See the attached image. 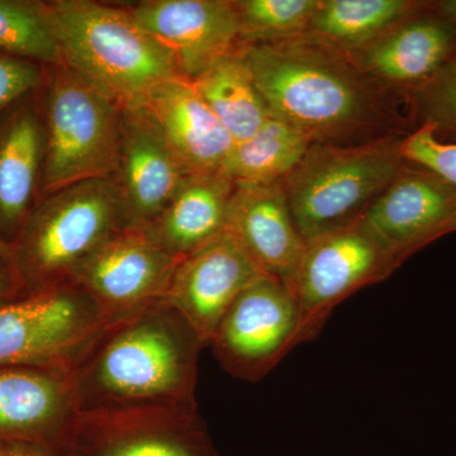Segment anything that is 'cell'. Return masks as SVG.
Instances as JSON below:
<instances>
[{"instance_id": "cell-12", "label": "cell", "mask_w": 456, "mask_h": 456, "mask_svg": "<svg viewBox=\"0 0 456 456\" xmlns=\"http://www.w3.org/2000/svg\"><path fill=\"white\" fill-rule=\"evenodd\" d=\"M362 224L402 265L456 232V187L428 167L406 161Z\"/></svg>"}, {"instance_id": "cell-26", "label": "cell", "mask_w": 456, "mask_h": 456, "mask_svg": "<svg viewBox=\"0 0 456 456\" xmlns=\"http://www.w3.org/2000/svg\"><path fill=\"white\" fill-rule=\"evenodd\" d=\"M321 0H235L245 45L273 44L307 35Z\"/></svg>"}, {"instance_id": "cell-21", "label": "cell", "mask_w": 456, "mask_h": 456, "mask_svg": "<svg viewBox=\"0 0 456 456\" xmlns=\"http://www.w3.org/2000/svg\"><path fill=\"white\" fill-rule=\"evenodd\" d=\"M233 191L235 182L222 171L191 174L143 232L182 260L226 232Z\"/></svg>"}, {"instance_id": "cell-20", "label": "cell", "mask_w": 456, "mask_h": 456, "mask_svg": "<svg viewBox=\"0 0 456 456\" xmlns=\"http://www.w3.org/2000/svg\"><path fill=\"white\" fill-rule=\"evenodd\" d=\"M142 103L191 174L222 170L235 140L189 80L175 77L158 84Z\"/></svg>"}, {"instance_id": "cell-1", "label": "cell", "mask_w": 456, "mask_h": 456, "mask_svg": "<svg viewBox=\"0 0 456 456\" xmlns=\"http://www.w3.org/2000/svg\"><path fill=\"white\" fill-rule=\"evenodd\" d=\"M244 50L270 114L312 143L354 145L398 134L395 114L373 80L340 51L308 36Z\"/></svg>"}, {"instance_id": "cell-18", "label": "cell", "mask_w": 456, "mask_h": 456, "mask_svg": "<svg viewBox=\"0 0 456 456\" xmlns=\"http://www.w3.org/2000/svg\"><path fill=\"white\" fill-rule=\"evenodd\" d=\"M37 89L0 113V237L11 248L41 198L46 137Z\"/></svg>"}, {"instance_id": "cell-30", "label": "cell", "mask_w": 456, "mask_h": 456, "mask_svg": "<svg viewBox=\"0 0 456 456\" xmlns=\"http://www.w3.org/2000/svg\"><path fill=\"white\" fill-rule=\"evenodd\" d=\"M0 456H73L64 450L25 443V441H0Z\"/></svg>"}, {"instance_id": "cell-22", "label": "cell", "mask_w": 456, "mask_h": 456, "mask_svg": "<svg viewBox=\"0 0 456 456\" xmlns=\"http://www.w3.org/2000/svg\"><path fill=\"white\" fill-rule=\"evenodd\" d=\"M244 47L222 57L191 82L236 143L254 136L270 117Z\"/></svg>"}, {"instance_id": "cell-8", "label": "cell", "mask_w": 456, "mask_h": 456, "mask_svg": "<svg viewBox=\"0 0 456 456\" xmlns=\"http://www.w3.org/2000/svg\"><path fill=\"white\" fill-rule=\"evenodd\" d=\"M399 266L362 221L307 240L287 285L301 314L299 340L316 338L336 305L362 288L386 281Z\"/></svg>"}, {"instance_id": "cell-28", "label": "cell", "mask_w": 456, "mask_h": 456, "mask_svg": "<svg viewBox=\"0 0 456 456\" xmlns=\"http://www.w3.org/2000/svg\"><path fill=\"white\" fill-rule=\"evenodd\" d=\"M402 154L410 163L428 167L456 187V143L437 139L430 125H419L403 137Z\"/></svg>"}, {"instance_id": "cell-5", "label": "cell", "mask_w": 456, "mask_h": 456, "mask_svg": "<svg viewBox=\"0 0 456 456\" xmlns=\"http://www.w3.org/2000/svg\"><path fill=\"white\" fill-rule=\"evenodd\" d=\"M402 141L403 137L393 134L354 145L312 143L283 183L294 222L305 241L364 218L406 164Z\"/></svg>"}, {"instance_id": "cell-4", "label": "cell", "mask_w": 456, "mask_h": 456, "mask_svg": "<svg viewBox=\"0 0 456 456\" xmlns=\"http://www.w3.org/2000/svg\"><path fill=\"white\" fill-rule=\"evenodd\" d=\"M121 230L110 178L86 180L40 198L12 245L11 266L20 296L69 283Z\"/></svg>"}, {"instance_id": "cell-31", "label": "cell", "mask_w": 456, "mask_h": 456, "mask_svg": "<svg viewBox=\"0 0 456 456\" xmlns=\"http://www.w3.org/2000/svg\"><path fill=\"white\" fill-rule=\"evenodd\" d=\"M17 297H20V292L11 263L0 259V303L11 301Z\"/></svg>"}, {"instance_id": "cell-15", "label": "cell", "mask_w": 456, "mask_h": 456, "mask_svg": "<svg viewBox=\"0 0 456 456\" xmlns=\"http://www.w3.org/2000/svg\"><path fill=\"white\" fill-rule=\"evenodd\" d=\"M265 273L226 232L176 266L164 301L169 303L209 346L228 308Z\"/></svg>"}, {"instance_id": "cell-27", "label": "cell", "mask_w": 456, "mask_h": 456, "mask_svg": "<svg viewBox=\"0 0 456 456\" xmlns=\"http://www.w3.org/2000/svg\"><path fill=\"white\" fill-rule=\"evenodd\" d=\"M419 125H430L437 139L456 143V55L410 95Z\"/></svg>"}, {"instance_id": "cell-2", "label": "cell", "mask_w": 456, "mask_h": 456, "mask_svg": "<svg viewBox=\"0 0 456 456\" xmlns=\"http://www.w3.org/2000/svg\"><path fill=\"white\" fill-rule=\"evenodd\" d=\"M203 347L165 301L110 323L71 370L79 413L197 407Z\"/></svg>"}, {"instance_id": "cell-10", "label": "cell", "mask_w": 456, "mask_h": 456, "mask_svg": "<svg viewBox=\"0 0 456 456\" xmlns=\"http://www.w3.org/2000/svg\"><path fill=\"white\" fill-rule=\"evenodd\" d=\"M73 456H220L197 407H142L79 413Z\"/></svg>"}, {"instance_id": "cell-29", "label": "cell", "mask_w": 456, "mask_h": 456, "mask_svg": "<svg viewBox=\"0 0 456 456\" xmlns=\"http://www.w3.org/2000/svg\"><path fill=\"white\" fill-rule=\"evenodd\" d=\"M45 70V65L0 51V113L35 92L44 80Z\"/></svg>"}, {"instance_id": "cell-7", "label": "cell", "mask_w": 456, "mask_h": 456, "mask_svg": "<svg viewBox=\"0 0 456 456\" xmlns=\"http://www.w3.org/2000/svg\"><path fill=\"white\" fill-rule=\"evenodd\" d=\"M108 325L71 281L0 303V367L71 371Z\"/></svg>"}, {"instance_id": "cell-16", "label": "cell", "mask_w": 456, "mask_h": 456, "mask_svg": "<svg viewBox=\"0 0 456 456\" xmlns=\"http://www.w3.org/2000/svg\"><path fill=\"white\" fill-rule=\"evenodd\" d=\"M455 55L454 27L432 2H426L370 45L346 56L369 79L410 97Z\"/></svg>"}, {"instance_id": "cell-17", "label": "cell", "mask_w": 456, "mask_h": 456, "mask_svg": "<svg viewBox=\"0 0 456 456\" xmlns=\"http://www.w3.org/2000/svg\"><path fill=\"white\" fill-rule=\"evenodd\" d=\"M77 416L71 371L0 367V441L66 452Z\"/></svg>"}, {"instance_id": "cell-33", "label": "cell", "mask_w": 456, "mask_h": 456, "mask_svg": "<svg viewBox=\"0 0 456 456\" xmlns=\"http://www.w3.org/2000/svg\"><path fill=\"white\" fill-rule=\"evenodd\" d=\"M12 248L11 246L0 237V259H4L11 263Z\"/></svg>"}, {"instance_id": "cell-14", "label": "cell", "mask_w": 456, "mask_h": 456, "mask_svg": "<svg viewBox=\"0 0 456 456\" xmlns=\"http://www.w3.org/2000/svg\"><path fill=\"white\" fill-rule=\"evenodd\" d=\"M126 5L169 51L180 77L189 82L244 45L231 0H143Z\"/></svg>"}, {"instance_id": "cell-25", "label": "cell", "mask_w": 456, "mask_h": 456, "mask_svg": "<svg viewBox=\"0 0 456 456\" xmlns=\"http://www.w3.org/2000/svg\"><path fill=\"white\" fill-rule=\"evenodd\" d=\"M0 51L45 66L64 64L49 2L0 0Z\"/></svg>"}, {"instance_id": "cell-24", "label": "cell", "mask_w": 456, "mask_h": 456, "mask_svg": "<svg viewBox=\"0 0 456 456\" xmlns=\"http://www.w3.org/2000/svg\"><path fill=\"white\" fill-rule=\"evenodd\" d=\"M311 145L302 132L270 114L254 136L236 143L221 171L244 184L284 183Z\"/></svg>"}, {"instance_id": "cell-11", "label": "cell", "mask_w": 456, "mask_h": 456, "mask_svg": "<svg viewBox=\"0 0 456 456\" xmlns=\"http://www.w3.org/2000/svg\"><path fill=\"white\" fill-rule=\"evenodd\" d=\"M179 261L143 231L121 230L70 281L94 299L110 325L164 301Z\"/></svg>"}, {"instance_id": "cell-3", "label": "cell", "mask_w": 456, "mask_h": 456, "mask_svg": "<svg viewBox=\"0 0 456 456\" xmlns=\"http://www.w3.org/2000/svg\"><path fill=\"white\" fill-rule=\"evenodd\" d=\"M49 7L64 65L119 106L141 103L158 84L182 77L169 51L123 3L51 0Z\"/></svg>"}, {"instance_id": "cell-19", "label": "cell", "mask_w": 456, "mask_h": 456, "mask_svg": "<svg viewBox=\"0 0 456 456\" xmlns=\"http://www.w3.org/2000/svg\"><path fill=\"white\" fill-rule=\"evenodd\" d=\"M227 232L270 277L289 283L305 240L290 212L283 183H235L228 207Z\"/></svg>"}, {"instance_id": "cell-32", "label": "cell", "mask_w": 456, "mask_h": 456, "mask_svg": "<svg viewBox=\"0 0 456 456\" xmlns=\"http://www.w3.org/2000/svg\"><path fill=\"white\" fill-rule=\"evenodd\" d=\"M435 9L449 20L450 25L454 27L456 31V0H443V2H432Z\"/></svg>"}, {"instance_id": "cell-23", "label": "cell", "mask_w": 456, "mask_h": 456, "mask_svg": "<svg viewBox=\"0 0 456 456\" xmlns=\"http://www.w3.org/2000/svg\"><path fill=\"white\" fill-rule=\"evenodd\" d=\"M425 4L415 0H321L305 36L349 55Z\"/></svg>"}, {"instance_id": "cell-13", "label": "cell", "mask_w": 456, "mask_h": 456, "mask_svg": "<svg viewBox=\"0 0 456 456\" xmlns=\"http://www.w3.org/2000/svg\"><path fill=\"white\" fill-rule=\"evenodd\" d=\"M191 174L142 102L122 107L118 160L110 176L122 230H146Z\"/></svg>"}, {"instance_id": "cell-9", "label": "cell", "mask_w": 456, "mask_h": 456, "mask_svg": "<svg viewBox=\"0 0 456 456\" xmlns=\"http://www.w3.org/2000/svg\"><path fill=\"white\" fill-rule=\"evenodd\" d=\"M301 314L289 288L264 275L237 297L213 335V354L232 377L256 383L301 344Z\"/></svg>"}, {"instance_id": "cell-6", "label": "cell", "mask_w": 456, "mask_h": 456, "mask_svg": "<svg viewBox=\"0 0 456 456\" xmlns=\"http://www.w3.org/2000/svg\"><path fill=\"white\" fill-rule=\"evenodd\" d=\"M45 137L41 198L86 180L110 178L122 107L64 64L46 66L37 89Z\"/></svg>"}]
</instances>
